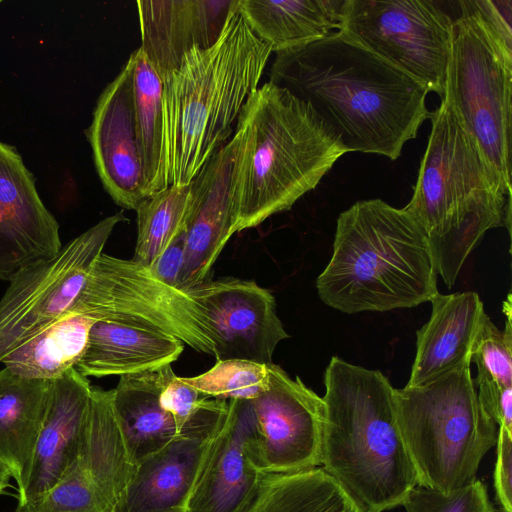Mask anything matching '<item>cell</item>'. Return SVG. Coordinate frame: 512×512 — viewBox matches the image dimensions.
Instances as JSON below:
<instances>
[{
	"mask_svg": "<svg viewBox=\"0 0 512 512\" xmlns=\"http://www.w3.org/2000/svg\"><path fill=\"white\" fill-rule=\"evenodd\" d=\"M470 364L427 384L394 388L397 422L419 486L442 493L465 486L496 445L497 425L479 403Z\"/></svg>",
	"mask_w": 512,
	"mask_h": 512,
	"instance_id": "obj_7",
	"label": "cell"
},
{
	"mask_svg": "<svg viewBox=\"0 0 512 512\" xmlns=\"http://www.w3.org/2000/svg\"><path fill=\"white\" fill-rule=\"evenodd\" d=\"M181 379L206 398L251 401L268 389L269 371L265 364L225 359L198 376Z\"/></svg>",
	"mask_w": 512,
	"mask_h": 512,
	"instance_id": "obj_31",
	"label": "cell"
},
{
	"mask_svg": "<svg viewBox=\"0 0 512 512\" xmlns=\"http://www.w3.org/2000/svg\"><path fill=\"white\" fill-rule=\"evenodd\" d=\"M95 321L67 313L10 352L1 363L24 378L54 380L75 368Z\"/></svg>",
	"mask_w": 512,
	"mask_h": 512,
	"instance_id": "obj_29",
	"label": "cell"
},
{
	"mask_svg": "<svg viewBox=\"0 0 512 512\" xmlns=\"http://www.w3.org/2000/svg\"><path fill=\"white\" fill-rule=\"evenodd\" d=\"M145 199L170 186L163 84L139 47L128 58Z\"/></svg>",
	"mask_w": 512,
	"mask_h": 512,
	"instance_id": "obj_27",
	"label": "cell"
},
{
	"mask_svg": "<svg viewBox=\"0 0 512 512\" xmlns=\"http://www.w3.org/2000/svg\"><path fill=\"white\" fill-rule=\"evenodd\" d=\"M453 25L437 1L346 0L341 30L442 99Z\"/></svg>",
	"mask_w": 512,
	"mask_h": 512,
	"instance_id": "obj_10",
	"label": "cell"
},
{
	"mask_svg": "<svg viewBox=\"0 0 512 512\" xmlns=\"http://www.w3.org/2000/svg\"><path fill=\"white\" fill-rule=\"evenodd\" d=\"M237 0L137 1L141 50L163 81L189 51L211 47Z\"/></svg>",
	"mask_w": 512,
	"mask_h": 512,
	"instance_id": "obj_19",
	"label": "cell"
},
{
	"mask_svg": "<svg viewBox=\"0 0 512 512\" xmlns=\"http://www.w3.org/2000/svg\"><path fill=\"white\" fill-rule=\"evenodd\" d=\"M431 131L410 202L435 269L452 288L465 261L493 228L511 222V187L494 170L446 99Z\"/></svg>",
	"mask_w": 512,
	"mask_h": 512,
	"instance_id": "obj_2",
	"label": "cell"
},
{
	"mask_svg": "<svg viewBox=\"0 0 512 512\" xmlns=\"http://www.w3.org/2000/svg\"><path fill=\"white\" fill-rule=\"evenodd\" d=\"M189 291L212 321L217 360L273 363L277 345L289 334L277 315L269 290L251 280L222 278L206 280Z\"/></svg>",
	"mask_w": 512,
	"mask_h": 512,
	"instance_id": "obj_14",
	"label": "cell"
},
{
	"mask_svg": "<svg viewBox=\"0 0 512 512\" xmlns=\"http://www.w3.org/2000/svg\"><path fill=\"white\" fill-rule=\"evenodd\" d=\"M406 512H497L481 480L442 493L415 486L402 503Z\"/></svg>",
	"mask_w": 512,
	"mask_h": 512,
	"instance_id": "obj_32",
	"label": "cell"
},
{
	"mask_svg": "<svg viewBox=\"0 0 512 512\" xmlns=\"http://www.w3.org/2000/svg\"><path fill=\"white\" fill-rule=\"evenodd\" d=\"M236 131V232L289 210L348 153L306 101L272 81L249 95Z\"/></svg>",
	"mask_w": 512,
	"mask_h": 512,
	"instance_id": "obj_3",
	"label": "cell"
},
{
	"mask_svg": "<svg viewBox=\"0 0 512 512\" xmlns=\"http://www.w3.org/2000/svg\"><path fill=\"white\" fill-rule=\"evenodd\" d=\"M271 53L248 26L237 0L218 40L186 53L162 81L170 185L191 183L229 141Z\"/></svg>",
	"mask_w": 512,
	"mask_h": 512,
	"instance_id": "obj_5",
	"label": "cell"
},
{
	"mask_svg": "<svg viewBox=\"0 0 512 512\" xmlns=\"http://www.w3.org/2000/svg\"><path fill=\"white\" fill-rule=\"evenodd\" d=\"M51 381L24 378L6 367L0 370V462L16 481L18 493L30 474Z\"/></svg>",
	"mask_w": 512,
	"mask_h": 512,
	"instance_id": "obj_25",
	"label": "cell"
},
{
	"mask_svg": "<svg viewBox=\"0 0 512 512\" xmlns=\"http://www.w3.org/2000/svg\"><path fill=\"white\" fill-rule=\"evenodd\" d=\"M457 4L443 98L511 187L512 45L487 24L475 0Z\"/></svg>",
	"mask_w": 512,
	"mask_h": 512,
	"instance_id": "obj_8",
	"label": "cell"
},
{
	"mask_svg": "<svg viewBox=\"0 0 512 512\" xmlns=\"http://www.w3.org/2000/svg\"><path fill=\"white\" fill-rule=\"evenodd\" d=\"M243 512H365L323 468L264 474Z\"/></svg>",
	"mask_w": 512,
	"mask_h": 512,
	"instance_id": "obj_28",
	"label": "cell"
},
{
	"mask_svg": "<svg viewBox=\"0 0 512 512\" xmlns=\"http://www.w3.org/2000/svg\"><path fill=\"white\" fill-rule=\"evenodd\" d=\"M113 394V389L92 388L80 450L69 469L109 512H121L138 464L121 430Z\"/></svg>",
	"mask_w": 512,
	"mask_h": 512,
	"instance_id": "obj_22",
	"label": "cell"
},
{
	"mask_svg": "<svg viewBox=\"0 0 512 512\" xmlns=\"http://www.w3.org/2000/svg\"><path fill=\"white\" fill-rule=\"evenodd\" d=\"M68 313L159 331L215 355L212 321L189 289L164 283L134 260L102 253Z\"/></svg>",
	"mask_w": 512,
	"mask_h": 512,
	"instance_id": "obj_9",
	"label": "cell"
},
{
	"mask_svg": "<svg viewBox=\"0 0 512 512\" xmlns=\"http://www.w3.org/2000/svg\"><path fill=\"white\" fill-rule=\"evenodd\" d=\"M59 224L43 204L17 149L0 140V280L62 248Z\"/></svg>",
	"mask_w": 512,
	"mask_h": 512,
	"instance_id": "obj_16",
	"label": "cell"
},
{
	"mask_svg": "<svg viewBox=\"0 0 512 512\" xmlns=\"http://www.w3.org/2000/svg\"><path fill=\"white\" fill-rule=\"evenodd\" d=\"M184 234L177 238L149 266L151 271L164 283L178 287L184 263Z\"/></svg>",
	"mask_w": 512,
	"mask_h": 512,
	"instance_id": "obj_35",
	"label": "cell"
},
{
	"mask_svg": "<svg viewBox=\"0 0 512 512\" xmlns=\"http://www.w3.org/2000/svg\"><path fill=\"white\" fill-rule=\"evenodd\" d=\"M226 413H203L180 436L140 461L121 512H185L206 442Z\"/></svg>",
	"mask_w": 512,
	"mask_h": 512,
	"instance_id": "obj_20",
	"label": "cell"
},
{
	"mask_svg": "<svg viewBox=\"0 0 512 512\" xmlns=\"http://www.w3.org/2000/svg\"><path fill=\"white\" fill-rule=\"evenodd\" d=\"M183 350L184 343L172 335L96 320L75 369L86 378L155 371L171 365Z\"/></svg>",
	"mask_w": 512,
	"mask_h": 512,
	"instance_id": "obj_23",
	"label": "cell"
},
{
	"mask_svg": "<svg viewBox=\"0 0 512 512\" xmlns=\"http://www.w3.org/2000/svg\"><path fill=\"white\" fill-rule=\"evenodd\" d=\"M164 367L120 376L113 389L114 410L137 464L181 435L173 417L159 401Z\"/></svg>",
	"mask_w": 512,
	"mask_h": 512,
	"instance_id": "obj_26",
	"label": "cell"
},
{
	"mask_svg": "<svg viewBox=\"0 0 512 512\" xmlns=\"http://www.w3.org/2000/svg\"><path fill=\"white\" fill-rule=\"evenodd\" d=\"M271 81L306 101L348 152L396 160L431 116L420 83L342 30L277 54Z\"/></svg>",
	"mask_w": 512,
	"mask_h": 512,
	"instance_id": "obj_1",
	"label": "cell"
},
{
	"mask_svg": "<svg viewBox=\"0 0 512 512\" xmlns=\"http://www.w3.org/2000/svg\"><path fill=\"white\" fill-rule=\"evenodd\" d=\"M11 478L12 476L8 468L0 462V495L3 494L10 485Z\"/></svg>",
	"mask_w": 512,
	"mask_h": 512,
	"instance_id": "obj_36",
	"label": "cell"
},
{
	"mask_svg": "<svg viewBox=\"0 0 512 512\" xmlns=\"http://www.w3.org/2000/svg\"><path fill=\"white\" fill-rule=\"evenodd\" d=\"M209 399L176 376L171 365L164 367V383L159 401L162 408L173 417L180 434Z\"/></svg>",
	"mask_w": 512,
	"mask_h": 512,
	"instance_id": "obj_33",
	"label": "cell"
},
{
	"mask_svg": "<svg viewBox=\"0 0 512 512\" xmlns=\"http://www.w3.org/2000/svg\"><path fill=\"white\" fill-rule=\"evenodd\" d=\"M268 389L250 401L255 449L263 473H293L320 467L325 403L296 376L268 364Z\"/></svg>",
	"mask_w": 512,
	"mask_h": 512,
	"instance_id": "obj_12",
	"label": "cell"
},
{
	"mask_svg": "<svg viewBox=\"0 0 512 512\" xmlns=\"http://www.w3.org/2000/svg\"><path fill=\"white\" fill-rule=\"evenodd\" d=\"M240 145L241 135L236 131L191 182L179 288L205 282L223 247L236 233L235 181Z\"/></svg>",
	"mask_w": 512,
	"mask_h": 512,
	"instance_id": "obj_15",
	"label": "cell"
},
{
	"mask_svg": "<svg viewBox=\"0 0 512 512\" xmlns=\"http://www.w3.org/2000/svg\"><path fill=\"white\" fill-rule=\"evenodd\" d=\"M320 467L365 512L402 505L418 485L397 422L394 387L379 370L333 356L324 372Z\"/></svg>",
	"mask_w": 512,
	"mask_h": 512,
	"instance_id": "obj_4",
	"label": "cell"
},
{
	"mask_svg": "<svg viewBox=\"0 0 512 512\" xmlns=\"http://www.w3.org/2000/svg\"><path fill=\"white\" fill-rule=\"evenodd\" d=\"M430 302L431 316L416 332V354L406 386L427 384L471 363L488 318L479 295L472 291L438 292Z\"/></svg>",
	"mask_w": 512,
	"mask_h": 512,
	"instance_id": "obj_21",
	"label": "cell"
},
{
	"mask_svg": "<svg viewBox=\"0 0 512 512\" xmlns=\"http://www.w3.org/2000/svg\"><path fill=\"white\" fill-rule=\"evenodd\" d=\"M191 197L192 183L173 184L138 206L137 239L132 260L149 267L185 233Z\"/></svg>",
	"mask_w": 512,
	"mask_h": 512,
	"instance_id": "obj_30",
	"label": "cell"
},
{
	"mask_svg": "<svg viewBox=\"0 0 512 512\" xmlns=\"http://www.w3.org/2000/svg\"><path fill=\"white\" fill-rule=\"evenodd\" d=\"M437 272L412 216L381 199L361 200L336 221L332 256L316 280L327 306L346 314L430 302Z\"/></svg>",
	"mask_w": 512,
	"mask_h": 512,
	"instance_id": "obj_6",
	"label": "cell"
},
{
	"mask_svg": "<svg viewBox=\"0 0 512 512\" xmlns=\"http://www.w3.org/2000/svg\"><path fill=\"white\" fill-rule=\"evenodd\" d=\"M86 136L105 191L118 206L136 211L145 197L128 61L100 94Z\"/></svg>",
	"mask_w": 512,
	"mask_h": 512,
	"instance_id": "obj_17",
	"label": "cell"
},
{
	"mask_svg": "<svg viewBox=\"0 0 512 512\" xmlns=\"http://www.w3.org/2000/svg\"><path fill=\"white\" fill-rule=\"evenodd\" d=\"M250 401L228 400V410L209 437L185 512H243L265 473L256 449Z\"/></svg>",
	"mask_w": 512,
	"mask_h": 512,
	"instance_id": "obj_13",
	"label": "cell"
},
{
	"mask_svg": "<svg viewBox=\"0 0 512 512\" xmlns=\"http://www.w3.org/2000/svg\"><path fill=\"white\" fill-rule=\"evenodd\" d=\"M1 2H2V1L0 0V3H1Z\"/></svg>",
	"mask_w": 512,
	"mask_h": 512,
	"instance_id": "obj_37",
	"label": "cell"
},
{
	"mask_svg": "<svg viewBox=\"0 0 512 512\" xmlns=\"http://www.w3.org/2000/svg\"><path fill=\"white\" fill-rule=\"evenodd\" d=\"M346 0H238L252 32L277 54L340 31Z\"/></svg>",
	"mask_w": 512,
	"mask_h": 512,
	"instance_id": "obj_24",
	"label": "cell"
},
{
	"mask_svg": "<svg viewBox=\"0 0 512 512\" xmlns=\"http://www.w3.org/2000/svg\"><path fill=\"white\" fill-rule=\"evenodd\" d=\"M126 217L108 216L49 259L15 274L0 299V363L18 346L67 314L114 228Z\"/></svg>",
	"mask_w": 512,
	"mask_h": 512,
	"instance_id": "obj_11",
	"label": "cell"
},
{
	"mask_svg": "<svg viewBox=\"0 0 512 512\" xmlns=\"http://www.w3.org/2000/svg\"><path fill=\"white\" fill-rule=\"evenodd\" d=\"M92 387L75 368L51 381L45 417L30 474L18 493L16 512H27L59 481L80 450Z\"/></svg>",
	"mask_w": 512,
	"mask_h": 512,
	"instance_id": "obj_18",
	"label": "cell"
},
{
	"mask_svg": "<svg viewBox=\"0 0 512 512\" xmlns=\"http://www.w3.org/2000/svg\"><path fill=\"white\" fill-rule=\"evenodd\" d=\"M493 487L498 512H512V433L498 428Z\"/></svg>",
	"mask_w": 512,
	"mask_h": 512,
	"instance_id": "obj_34",
	"label": "cell"
}]
</instances>
